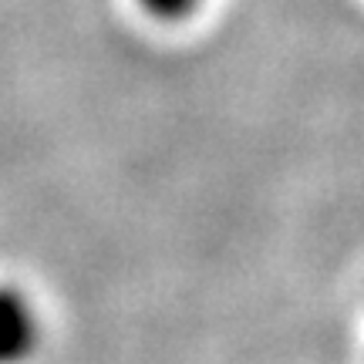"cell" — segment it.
<instances>
[{
    "label": "cell",
    "mask_w": 364,
    "mask_h": 364,
    "mask_svg": "<svg viewBox=\"0 0 364 364\" xmlns=\"http://www.w3.org/2000/svg\"><path fill=\"white\" fill-rule=\"evenodd\" d=\"M34 344V317L17 294H0V364L24 358Z\"/></svg>",
    "instance_id": "obj_1"
}]
</instances>
